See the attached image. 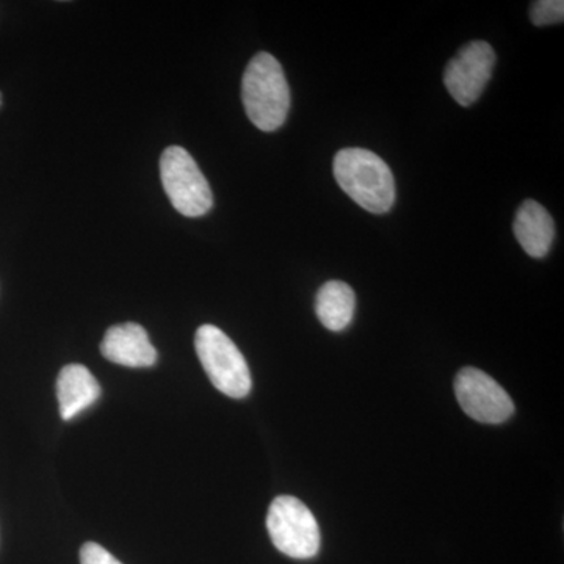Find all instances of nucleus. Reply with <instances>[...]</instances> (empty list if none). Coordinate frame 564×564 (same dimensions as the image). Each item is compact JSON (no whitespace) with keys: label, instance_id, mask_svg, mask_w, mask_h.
<instances>
[{"label":"nucleus","instance_id":"1","mask_svg":"<svg viewBox=\"0 0 564 564\" xmlns=\"http://www.w3.org/2000/svg\"><path fill=\"white\" fill-rule=\"evenodd\" d=\"M337 184L348 196L372 214H386L395 203V181L383 159L362 148L337 152L333 165Z\"/></svg>","mask_w":564,"mask_h":564},{"label":"nucleus","instance_id":"2","mask_svg":"<svg viewBox=\"0 0 564 564\" xmlns=\"http://www.w3.org/2000/svg\"><path fill=\"white\" fill-rule=\"evenodd\" d=\"M242 101L248 118L263 132L280 129L291 109V90L273 55L259 52L245 69Z\"/></svg>","mask_w":564,"mask_h":564},{"label":"nucleus","instance_id":"3","mask_svg":"<svg viewBox=\"0 0 564 564\" xmlns=\"http://www.w3.org/2000/svg\"><path fill=\"white\" fill-rule=\"evenodd\" d=\"M196 355L212 384L231 399L251 392L250 367L237 345L214 325L199 326L195 336Z\"/></svg>","mask_w":564,"mask_h":564},{"label":"nucleus","instance_id":"4","mask_svg":"<svg viewBox=\"0 0 564 564\" xmlns=\"http://www.w3.org/2000/svg\"><path fill=\"white\" fill-rule=\"evenodd\" d=\"M267 530L282 554L295 560H310L321 551V529L313 511L292 496L273 500L267 514Z\"/></svg>","mask_w":564,"mask_h":564},{"label":"nucleus","instance_id":"5","mask_svg":"<svg viewBox=\"0 0 564 564\" xmlns=\"http://www.w3.org/2000/svg\"><path fill=\"white\" fill-rule=\"evenodd\" d=\"M161 177L166 196L184 217H203L214 206L209 182L184 148L170 147L163 151Z\"/></svg>","mask_w":564,"mask_h":564},{"label":"nucleus","instance_id":"6","mask_svg":"<svg viewBox=\"0 0 564 564\" xmlns=\"http://www.w3.org/2000/svg\"><path fill=\"white\" fill-rule=\"evenodd\" d=\"M455 395L474 421L497 425L514 413V403L502 386L475 367H464L455 378Z\"/></svg>","mask_w":564,"mask_h":564},{"label":"nucleus","instance_id":"7","mask_svg":"<svg viewBox=\"0 0 564 564\" xmlns=\"http://www.w3.org/2000/svg\"><path fill=\"white\" fill-rule=\"evenodd\" d=\"M496 52L486 41H473L466 44L448 62L444 70V84L459 106H473L491 80Z\"/></svg>","mask_w":564,"mask_h":564},{"label":"nucleus","instance_id":"8","mask_svg":"<svg viewBox=\"0 0 564 564\" xmlns=\"http://www.w3.org/2000/svg\"><path fill=\"white\" fill-rule=\"evenodd\" d=\"M104 358L118 366L143 369L158 362V351L139 323H122L107 329L101 344Z\"/></svg>","mask_w":564,"mask_h":564},{"label":"nucleus","instance_id":"9","mask_svg":"<svg viewBox=\"0 0 564 564\" xmlns=\"http://www.w3.org/2000/svg\"><path fill=\"white\" fill-rule=\"evenodd\" d=\"M101 386L90 370L80 364L63 367L57 380L58 406L63 421H70L101 397Z\"/></svg>","mask_w":564,"mask_h":564},{"label":"nucleus","instance_id":"10","mask_svg":"<svg viewBox=\"0 0 564 564\" xmlns=\"http://www.w3.org/2000/svg\"><path fill=\"white\" fill-rule=\"evenodd\" d=\"M513 229L516 239L532 258H545L554 243V218L533 199H527L516 212Z\"/></svg>","mask_w":564,"mask_h":564},{"label":"nucleus","instance_id":"11","mask_svg":"<svg viewBox=\"0 0 564 564\" xmlns=\"http://www.w3.org/2000/svg\"><path fill=\"white\" fill-rule=\"evenodd\" d=\"M355 310L356 295L347 282H325L315 299V313L318 321L329 332H344L350 325Z\"/></svg>","mask_w":564,"mask_h":564},{"label":"nucleus","instance_id":"12","mask_svg":"<svg viewBox=\"0 0 564 564\" xmlns=\"http://www.w3.org/2000/svg\"><path fill=\"white\" fill-rule=\"evenodd\" d=\"M530 20L538 28L543 25L562 24L564 20L563 0H540L532 3L530 9Z\"/></svg>","mask_w":564,"mask_h":564},{"label":"nucleus","instance_id":"13","mask_svg":"<svg viewBox=\"0 0 564 564\" xmlns=\"http://www.w3.org/2000/svg\"><path fill=\"white\" fill-rule=\"evenodd\" d=\"M80 564H122L107 549L96 543L84 544L80 549Z\"/></svg>","mask_w":564,"mask_h":564},{"label":"nucleus","instance_id":"14","mask_svg":"<svg viewBox=\"0 0 564 564\" xmlns=\"http://www.w3.org/2000/svg\"><path fill=\"white\" fill-rule=\"evenodd\" d=\"M0 104H2V95H0Z\"/></svg>","mask_w":564,"mask_h":564}]
</instances>
